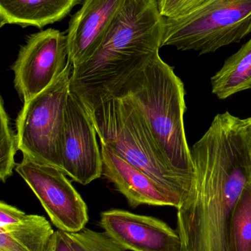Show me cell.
<instances>
[{"label":"cell","instance_id":"1","mask_svg":"<svg viewBox=\"0 0 251 251\" xmlns=\"http://www.w3.org/2000/svg\"><path fill=\"white\" fill-rule=\"evenodd\" d=\"M165 26L157 0H125L97 52L73 67L71 92L89 102L139 69L159 52Z\"/></svg>","mask_w":251,"mask_h":251},{"label":"cell","instance_id":"2","mask_svg":"<svg viewBox=\"0 0 251 251\" xmlns=\"http://www.w3.org/2000/svg\"><path fill=\"white\" fill-rule=\"evenodd\" d=\"M119 97L128 98L141 113L171 169L193 180L191 149L184 128L185 89L173 68L165 63L158 53L100 97L83 104Z\"/></svg>","mask_w":251,"mask_h":251},{"label":"cell","instance_id":"3","mask_svg":"<svg viewBox=\"0 0 251 251\" xmlns=\"http://www.w3.org/2000/svg\"><path fill=\"white\" fill-rule=\"evenodd\" d=\"M84 105L100 143L112 148L168 190L186 199L193 180L171 169L144 118L128 98L106 97Z\"/></svg>","mask_w":251,"mask_h":251},{"label":"cell","instance_id":"4","mask_svg":"<svg viewBox=\"0 0 251 251\" xmlns=\"http://www.w3.org/2000/svg\"><path fill=\"white\" fill-rule=\"evenodd\" d=\"M251 33V0H206L186 16L165 18L162 47L215 52Z\"/></svg>","mask_w":251,"mask_h":251},{"label":"cell","instance_id":"5","mask_svg":"<svg viewBox=\"0 0 251 251\" xmlns=\"http://www.w3.org/2000/svg\"><path fill=\"white\" fill-rule=\"evenodd\" d=\"M72 69L69 65L47 89L25 103L16 121L18 147L22 154L62 172L65 113Z\"/></svg>","mask_w":251,"mask_h":251},{"label":"cell","instance_id":"6","mask_svg":"<svg viewBox=\"0 0 251 251\" xmlns=\"http://www.w3.org/2000/svg\"><path fill=\"white\" fill-rule=\"evenodd\" d=\"M16 172L26 181L50 217L65 232H78L88 221V208L81 195L58 168L40 163L25 154Z\"/></svg>","mask_w":251,"mask_h":251},{"label":"cell","instance_id":"7","mask_svg":"<svg viewBox=\"0 0 251 251\" xmlns=\"http://www.w3.org/2000/svg\"><path fill=\"white\" fill-rule=\"evenodd\" d=\"M70 64L63 32L49 28L29 35L11 66L23 104L47 89Z\"/></svg>","mask_w":251,"mask_h":251},{"label":"cell","instance_id":"8","mask_svg":"<svg viewBox=\"0 0 251 251\" xmlns=\"http://www.w3.org/2000/svg\"><path fill=\"white\" fill-rule=\"evenodd\" d=\"M97 134L84 104L70 92L65 113L61 162L63 172L83 185L90 184L103 174L101 149Z\"/></svg>","mask_w":251,"mask_h":251},{"label":"cell","instance_id":"9","mask_svg":"<svg viewBox=\"0 0 251 251\" xmlns=\"http://www.w3.org/2000/svg\"><path fill=\"white\" fill-rule=\"evenodd\" d=\"M100 225L125 251H181L178 231L153 217L112 209L102 212Z\"/></svg>","mask_w":251,"mask_h":251},{"label":"cell","instance_id":"10","mask_svg":"<svg viewBox=\"0 0 251 251\" xmlns=\"http://www.w3.org/2000/svg\"><path fill=\"white\" fill-rule=\"evenodd\" d=\"M101 154L102 176L113 183L131 207L147 204L178 209L184 202V198L159 184L103 143H101Z\"/></svg>","mask_w":251,"mask_h":251},{"label":"cell","instance_id":"11","mask_svg":"<svg viewBox=\"0 0 251 251\" xmlns=\"http://www.w3.org/2000/svg\"><path fill=\"white\" fill-rule=\"evenodd\" d=\"M125 0H84L68 28L69 61L73 67L89 60L103 44Z\"/></svg>","mask_w":251,"mask_h":251},{"label":"cell","instance_id":"12","mask_svg":"<svg viewBox=\"0 0 251 251\" xmlns=\"http://www.w3.org/2000/svg\"><path fill=\"white\" fill-rule=\"evenodd\" d=\"M84 0H0V26L19 25L42 29L60 22Z\"/></svg>","mask_w":251,"mask_h":251},{"label":"cell","instance_id":"13","mask_svg":"<svg viewBox=\"0 0 251 251\" xmlns=\"http://www.w3.org/2000/svg\"><path fill=\"white\" fill-rule=\"evenodd\" d=\"M55 232L44 217L28 215L19 224L0 228V251H50Z\"/></svg>","mask_w":251,"mask_h":251},{"label":"cell","instance_id":"14","mask_svg":"<svg viewBox=\"0 0 251 251\" xmlns=\"http://www.w3.org/2000/svg\"><path fill=\"white\" fill-rule=\"evenodd\" d=\"M212 93L225 100L251 86V38L235 54L227 59L222 69L211 79Z\"/></svg>","mask_w":251,"mask_h":251},{"label":"cell","instance_id":"15","mask_svg":"<svg viewBox=\"0 0 251 251\" xmlns=\"http://www.w3.org/2000/svg\"><path fill=\"white\" fill-rule=\"evenodd\" d=\"M229 251H251V181L237 201L228 229Z\"/></svg>","mask_w":251,"mask_h":251},{"label":"cell","instance_id":"16","mask_svg":"<svg viewBox=\"0 0 251 251\" xmlns=\"http://www.w3.org/2000/svg\"><path fill=\"white\" fill-rule=\"evenodd\" d=\"M0 178L5 182L9 177L13 175V171L16 168L15 155L19 150L16 132L12 129L10 118L4 108V100L1 97L0 104Z\"/></svg>","mask_w":251,"mask_h":251},{"label":"cell","instance_id":"17","mask_svg":"<svg viewBox=\"0 0 251 251\" xmlns=\"http://www.w3.org/2000/svg\"><path fill=\"white\" fill-rule=\"evenodd\" d=\"M75 251H126L106 232L83 228L78 232H66Z\"/></svg>","mask_w":251,"mask_h":251},{"label":"cell","instance_id":"18","mask_svg":"<svg viewBox=\"0 0 251 251\" xmlns=\"http://www.w3.org/2000/svg\"><path fill=\"white\" fill-rule=\"evenodd\" d=\"M162 16L175 19L186 16L201 5L206 0H157Z\"/></svg>","mask_w":251,"mask_h":251},{"label":"cell","instance_id":"19","mask_svg":"<svg viewBox=\"0 0 251 251\" xmlns=\"http://www.w3.org/2000/svg\"><path fill=\"white\" fill-rule=\"evenodd\" d=\"M27 214L4 201L0 203V228L16 225L22 222Z\"/></svg>","mask_w":251,"mask_h":251},{"label":"cell","instance_id":"20","mask_svg":"<svg viewBox=\"0 0 251 251\" xmlns=\"http://www.w3.org/2000/svg\"><path fill=\"white\" fill-rule=\"evenodd\" d=\"M50 251H75L71 246L65 231L57 229L55 232Z\"/></svg>","mask_w":251,"mask_h":251},{"label":"cell","instance_id":"21","mask_svg":"<svg viewBox=\"0 0 251 251\" xmlns=\"http://www.w3.org/2000/svg\"><path fill=\"white\" fill-rule=\"evenodd\" d=\"M244 122L245 129H246V139H247L248 146H249L251 165V117L247 119H244Z\"/></svg>","mask_w":251,"mask_h":251},{"label":"cell","instance_id":"22","mask_svg":"<svg viewBox=\"0 0 251 251\" xmlns=\"http://www.w3.org/2000/svg\"><path fill=\"white\" fill-rule=\"evenodd\" d=\"M250 89H251V88H250Z\"/></svg>","mask_w":251,"mask_h":251}]
</instances>
